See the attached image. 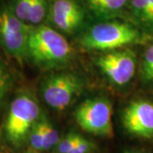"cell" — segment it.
I'll list each match as a JSON object with an SVG mask.
<instances>
[{"instance_id":"obj_1","label":"cell","mask_w":153,"mask_h":153,"mask_svg":"<svg viewBox=\"0 0 153 153\" xmlns=\"http://www.w3.org/2000/svg\"><path fill=\"white\" fill-rule=\"evenodd\" d=\"M72 48L66 38L53 28L33 26L29 33L27 58L42 68L66 65L72 57Z\"/></svg>"},{"instance_id":"obj_2","label":"cell","mask_w":153,"mask_h":153,"mask_svg":"<svg viewBox=\"0 0 153 153\" xmlns=\"http://www.w3.org/2000/svg\"><path fill=\"white\" fill-rule=\"evenodd\" d=\"M40 114L38 100L32 94H18L10 104L4 123L8 142L14 147H21L27 140L33 126L41 117Z\"/></svg>"},{"instance_id":"obj_3","label":"cell","mask_w":153,"mask_h":153,"mask_svg":"<svg viewBox=\"0 0 153 153\" xmlns=\"http://www.w3.org/2000/svg\"><path fill=\"white\" fill-rule=\"evenodd\" d=\"M140 39V33L125 22H105L94 25L83 34L81 44L88 49L112 51L135 44Z\"/></svg>"},{"instance_id":"obj_4","label":"cell","mask_w":153,"mask_h":153,"mask_svg":"<svg viewBox=\"0 0 153 153\" xmlns=\"http://www.w3.org/2000/svg\"><path fill=\"white\" fill-rule=\"evenodd\" d=\"M32 27L16 16L9 3L0 4V47L20 62L27 57Z\"/></svg>"},{"instance_id":"obj_5","label":"cell","mask_w":153,"mask_h":153,"mask_svg":"<svg viewBox=\"0 0 153 153\" xmlns=\"http://www.w3.org/2000/svg\"><path fill=\"white\" fill-rule=\"evenodd\" d=\"M83 82L74 72L60 71L45 77L41 84L44 102L56 111L67 108L82 91Z\"/></svg>"},{"instance_id":"obj_6","label":"cell","mask_w":153,"mask_h":153,"mask_svg":"<svg viewBox=\"0 0 153 153\" xmlns=\"http://www.w3.org/2000/svg\"><path fill=\"white\" fill-rule=\"evenodd\" d=\"M74 115L84 131L98 136H113L112 108L108 100L100 97L86 100L76 107Z\"/></svg>"},{"instance_id":"obj_7","label":"cell","mask_w":153,"mask_h":153,"mask_svg":"<svg viewBox=\"0 0 153 153\" xmlns=\"http://www.w3.org/2000/svg\"><path fill=\"white\" fill-rule=\"evenodd\" d=\"M96 63L113 84L124 86L134 77L136 57L131 50H112L99 57Z\"/></svg>"},{"instance_id":"obj_8","label":"cell","mask_w":153,"mask_h":153,"mask_svg":"<svg viewBox=\"0 0 153 153\" xmlns=\"http://www.w3.org/2000/svg\"><path fill=\"white\" fill-rule=\"evenodd\" d=\"M122 122L132 135L153 139V103L146 100H133L123 110Z\"/></svg>"},{"instance_id":"obj_9","label":"cell","mask_w":153,"mask_h":153,"mask_svg":"<svg viewBox=\"0 0 153 153\" xmlns=\"http://www.w3.org/2000/svg\"><path fill=\"white\" fill-rule=\"evenodd\" d=\"M51 21L59 31L77 32L84 22V10L76 0H54L50 7Z\"/></svg>"},{"instance_id":"obj_10","label":"cell","mask_w":153,"mask_h":153,"mask_svg":"<svg viewBox=\"0 0 153 153\" xmlns=\"http://www.w3.org/2000/svg\"><path fill=\"white\" fill-rule=\"evenodd\" d=\"M130 7L137 22L153 32V0H130Z\"/></svg>"},{"instance_id":"obj_11","label":"cell","mask_w":153,"mask_h":153,"mask_svg":"<svg viewBox=\"0 0 153 153\" xmlns=\"http://www.w3.org/2000/svg\"><path fill=\"white\" fill-rule=\"evenodd\" d=\"M94 14L100 17H109L120 12L128 0H85Z\"/></svg>"},{"instance_id":"obj_12","label":"cell","mask_w":153,"mask_h":153,"mask_svg":"<svg viewBox=\"0 0 153 153\" xmlns=\"http://www.w3.org/2000/svg\"><path fill=\"white\" fill-rule=\"evenodd\" d=\"M40 123L44 135V151L46 152L58 145L60 137L57 129L45 117H40Z\"/></svg>"},{"instance_id":"obj_13","label":"cell","mask_w":153,"mask_h":153,"mask_svg":"<svg viewBox=\"0 0 153 153\" xmlns=\"http://www.w3.org/2000/svg\"><path fill=\"white\" fill-rule=\"evenodd\" d=\"M27 141L30 150L38 153L44 152V135H43V130H42V126H41V123H40V118L32 128V130L28 135Z\"/></svg>"},{"instance_id":"obj_14","label":"cell","mask_w":153,"mask_h":153,"mask_svg":"<svg viewBox=\"0 0 153 153\" xmlns=\"http://www.w3.org/2000/svg\"><path fill=\"white\" fill-rule=\"evenodd\" d=\"M47 14L46 0H33L28 24L31 26L41 25Z\"/></svg>"},{"instance_id":"obj_15","label":"cell","mask_w":153,"mask_h":153,"mask_svg":"<svg viewBox=\"0 0 153 153\" xmlns=\"http://www.w3.org/2000/svg\"><path fill=\"white\" fill-rule=\"evenodd\" d=\"M141 76L146 82H153V44L148 47L144 54Z\"/></svg>"},{"instance_id":"obj_16","label":"cell","mask_w":153,"mask_h":153,"mask_svg":"<svg viewBox=\"0 0 153 153\" xmlns=\"http://www.w3.org/2000/svg\"><path fill=\"white\" fill-rule=\"evenodd\" d=\"M11 83V76L4 62L0 60V109Z\"/></svg>"},{"instance_id":"obj_17","label":"cell","mask_w":153,"mask_h":153,"mask_svg":"<svg viewBox=\"0 0 153 153\" xmlns=\"http://www.w3.org/2000/svg\"><path fill=\"white\" fill-rule=\"evenodd\" d=\"M80 138H81V135L76 133H73V132L69 133L63 139L60 140L58 145L56 146L57 152L68 153L69 152H71L72 148L74 147L76 145V143L78 142Z\"/></svg>"},{"instance_id":"obj_18","label":"cell","mask_w":153,"mask_h":153,"mask_svg":"<svg viewBox=\"0 0 153 153\" xmlns=\"http://www.w3.org/2000/svg\"><path fill=\"white\" fill-rule=\"evenodd\" d=\"M94 147V146L93 143L81 136L76 146L68 153H91Z\"/></svg>"},{"instance_id":"obj_19","label":"cell","mask_w":153,"mask_h":153,"mask_svg":"<svg viewBox=\"0 0 153 153\" xmlns=\"http://www.w3.org/2000/svg\"><path fill=\"white\" fill-rule=\"evenodd\" d=\"M0 153H9L8 151L6 150V148L0 143Z\"/></svg>"},{"instance_id":"obj_20","label":"cell","mask_w":153,"mask_h":153,"mask_svg":"<svg viewBox=\"0 0 153 153\" xmlns=\"http://www.w3.org/2000/svg\"><path fill=\"white\" fill-rule=\"evenodd\" d=\"M124 153H144L140 152H137V151H126Z\"/></svg>"},{"instance_id":"obj_21","label":"cell","mask_w":153,"mask_h":153,"mask_svg":"<svg viewBox=\"0 0 153 153\" xmlns=\"http://www.w3.org/2000/svg\"><path fill=\"white\" fill-rule=\"evenodd\" d=\"M24 153H38V152H33V151H32V150L28 149L27 151L26 152H24Z\"/></svg>"}]
</instances>
